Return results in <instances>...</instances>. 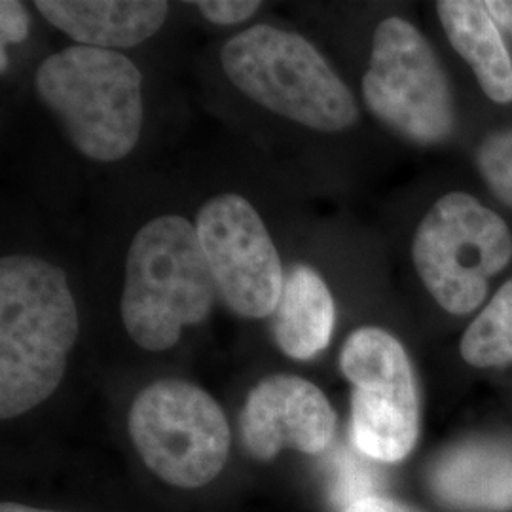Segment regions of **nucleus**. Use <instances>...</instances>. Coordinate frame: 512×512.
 Here are the masks:
<instances>
[{"label":"nucleus","instance_id":"1","mask_svg":"<svg viewBox=\"0 0 512 512\" xmlns=\"http://www.w3.org/2000/svg\"><path fill=\"white\" fill-rule=\"evenodd\" d=\"M80 319L67 274L38 256L0 260V416L14 420L61 384Z\"/></svg>","mask_w":512,"mask_h":512},{"label":"nucleus","instance_id":"2","mask_svg":"<svg viewBox=\"0 0 512 512\" xmlns=\"http://www.w3.org/2000/svg\"><path fill=\"white\" fill-rule=\"evenodd\" d=\"M217 296L196 224L164 215L135 234L126 260L122 321L139 348H173L184 327L209 317Z\"/></svg>","mask_w":512,"mask_h":512},{"label":"nucleus","instance_id":"3","mask_svg":"<svg viewBox=\"0 0 512 512\" xmlns=\"http://www.w3.org/2000/svg\"><path fill=\"white\" fill-rule=\"evenodd\" d=\"M412 264L425 293L458 319L475 317L512 266L507 217L469 190H448L423 213Z\"/></svg>","mask_w":512,"mask_h":512},{"label":"nucleus","instance_id":"4","mask_svg":"<svg viewBox=\"0 0 512 512\" xmlns=\"http://www.w3.org/2000/svg\"><path fill=\"white\" fill-rule=\"evenodd\" d=\"M220 63L239 92L296 124L342 133L359 122L348 84L302 35L258 23L224 44Z\"/></svg>","mask_w":512,"mask_h":512},{"label":"nucleus","instance_id":"5","mask_svg":"<svg viewBox=\"0 0 512 512\" xmlns=\"http://www.w3.org/2000/svg\"><path fill=\"white\" fill-rule=\"evenodd\" d=\"M35 88L74 147L93 162H118L137 145L143 76L126 55L76 44L42 61Z\"/></svg>","mask_w":512,"mask_h":512},{"label":"nucleus","instance_id":"6","mask_svg":"<svg viewBox=\"0 0 512 512\" xmlns=\"http://www.w3.org/2000/svg\"><path fill=\"white\" fill-rule=\"evenodd\" d=\"M361 93L368 112L406 141L439 147L452 141L458 101L439 54L408 19L378 23Z\"/></svg>","mask_w":512,"mask_h":512},{"label":"nucleus","instance_id":"7","mask_svg":"<svg viewBox=\"0 0 512 512\" xmlns=\"http://www.w3.org/2000/svg\"><path fill=\"white\" fill-rule=\"evenodd\" d=\"M129 437L154 475L177 488H202L226 465L230 423L202 387L184 380H158L131 404Z\"/></svg>","mask_w":512,"mask_h":512},{"label":"nucleus","instance_id":"8","mask_svg":"<svg viewBox=\"0 0 512 512\" xmlns=\"http://www.w3.org/2000/svg\"><path fill=\"white\" fill-rule=\"evenodd\" d=\"M351 391V444L380 463L403 461L420 435V395L403 344L380 327L353 330L340 351Z\"/></svg>","mask_w":512,"mask_h":512},{"label":"nucleus","instance_id":"9","mask_svg":"<svg viewBox=\"0 0 512 512\" xmlns=\"http://www.w3.org/2000/svg\"><path fill=\"white\" fill-rule=\"evenodd\" d=\"M196 232L224 304L245 319L274 315L285 275L255 207L234 192L219 194L200 209Z\"/></svg>","mask_w":512,"mask_h":512},{"label":"nucleus","instance_id":"10","mask_svg":"<svg viewBox=\"0 0 512 512\" xmlns=\"http://www.w3.org/2000/svg\"><path fill=\"white\" fill-rule=\"evenodd\" d=\"M239 429L245 450L260 461L274 459L283 448L317 456L332 444L336 412L317 385L275 374L251 389Z\"/></svg>","mask_w":512,"mask_h":512},{"label":"nucleus","instance_id":"11","mask_svg":"<svg viewBox=\"0 0 512 512\" xmlns=\"http://www.w3.org/2000/svg\"><path fill=\"white\" fill-rule=\"evenodd\" d=\"M435 14L452 50L482 95L499 109L512 107V52L486 2L439 0Z\"/></svg>","mask_w":512,"mask_h":512},{"label":"nucleus","instance_id":"12","mask_svg":"<svg viewBox=\"0 0 512 512\" xmlns=\"http://www.w3.org/2000/svg\"><path fill=\"white\" fill-rule=\"evenodd\" d=\"M35 6L80 46L112 52L154 37L169 14L164 0H37Z\"/></svg>","mask_w":512,"mask_h":512},{"label":"nucleus","instance_id":"13","mask_svg":"<svg viewBox=\"0 0 512 512\" xmlns=\"http://www.w3.org/2000/svg\"><path fill=\"white\" fill-rule=\"evenodd\" d=\"M442 503L467 512L512 509V458L486 444H465L439 459L431 475Z\"/></svg>","mask_w":512,"mask_h":512},{"label":"nucleus","instance_id":"14","mask_svg":"<svg viewBox=\"0 0 512 512\" xmlns=\"http://www.w3.org/2000/svg\"><path fill=\"white\" fill-rule=\"evenodd\" d=\"M272 317L279 349L296 361L313 359L329 346L336 325V304L327 281L311 266H294Z\"/></svg>","mask_w":512,"mask_h":512},{"label":"nucleus","instance_id":"15","mask_svg":"<svg viewBox=\"0 0 512 512\" xmlns=\"http://www.w3.org/2000/svg\"><path fill=\"white\" fill-rule=\"evenodd\" d=\"M459 353L467 365L480 370L512 365V277L503 279L469 319L459 340Z\"/></svg>","mask_w":512,"mask_h":512},{"label":"nucleus","instance_id":"16","mask_svg":"<svg viewBox=\"0 0 512 512\" xmlns=\"http://www.w3.org/2000/svg\"><path fill=\"white\" fill-rule=\"evenodd\" d=\"M473 167L492 200L512 213V124L478 137L473 147Z\"/></svg>","mask_w":512,"mask_h":512},{"label":"nucleus","instance_id":"17","mask_svg":"<svg viewBox=\"0 0 512 512\" xmlns=\"http://www.w3.org/2000/svg\"><path fill=\"white\" fill-rule=\"evenodd\" d=\"M357 448L338 446L330 459V497L342 511L351 503L376 495L378 471Z\"/></svg>","mask_w":512,"mask_h":512},{"label":"nucleus","instance_id":"18","mask_svg":"<svg viewBox=\"0 0 512 512\" xmlns=\"http://www.w3.org/2000/svg\"><path fill=\"white\" fill-rule=\"evenodd\" d=\"M203 18L217 25H238L253 18L262 6L255 0H200L192 2Z\"/></svg>","mask_w":512,"mask_h":512},{"label":"nucleus","instance_id":"19","mask_svg":"<svg viewBox=\"0 0 512 512\" xmlns=\"http://www.w3.org/2000/svg\"><path fill=\"white\" fill-rule=\"evenodd\" d=\"M29 35V14L25 6L16 0L0 2V38L2 50L6 52V44H19Z\"/></svg>","mask_w":512,"mask_h":512},{"label":"nucleus","instance_id":"20","mask_svg":"<svg viewBox=\"0 0 512 512\" xmlns=\"http://www.w3.org/2000/svg\"><path fill=\"white\" fill-rule=\"evenodd\" d=\"M342 512H420L412 509L410 505L401 503L391 497H382V495H370L365 499H359L351 503Z\"/></svg>","mask_w":512,"mask_h":512},{"label":"nucleus","instance_id":"21","mask_svg":"<svg viewBox=\"0 0 512 512\" xmlns=\"http://www.w3.org/2000/svg\"><path fill=\"white\" fill-rule=\"evenodd\" d=\"M484 2L492 12L497 25L501 27L503 35L507 37L512 52V0H484Z\"/></svg>","mask_w":512,"mask_h":512},{"label":"nucleus","instance_id":"22","mask_svg":"<svg viewBox=\"0 0 512 512\" xmlns=\"http://www.w3.org/2000/svg\"><path fill=\"white\" fill-rule=\"evenodd\" d=\"M0 512H57V511H42V509H33V507H25V505H18V503H2V505H0Z\"/></svg>","mask_w":512,"mask_h":512}]
</instances>
